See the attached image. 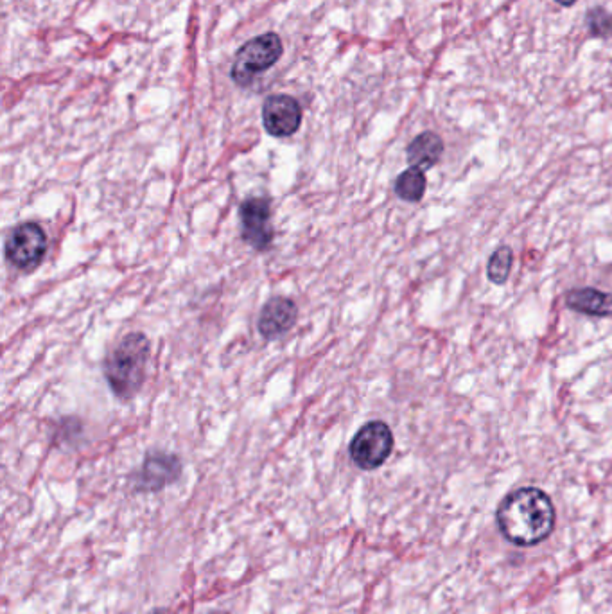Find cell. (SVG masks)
I'll return each mask as SVG.
<instances>
[{"label":"cell","instance_id":"cell-12","mask_svg":"<svg viewBox=\"0 0 612 614\" xmlns=\"http://www.w3.org/2000/svg\"><path fill=\"white\" fill-rule=\"evenodd\" d=\"M426 185L428 182H426L424 171L417 167H410L395 180V193L404 202L417 203L424 198Z\"/></svg>","mask_w":612,"mask_h":614},{"label":"cell","instance_id":"cell-13","mask_svg":"<svg viewBox=\"0 0 612 614\" xmlns=\"http://www.w3.org/2000/svg\"><path fill=\"white\" fill-rule=\"evenodd\" d=\"M512 261H514V252L508 246H499L494 254L490 255L489 264H487V277L494 284H505L512 270Z\"/></svg>","mask_w":612,"mask_h":614},{"label":"cell","instance_id":"cell-10","mask_svg":"<svg viewBox=\"0 0 612 614\" xmlns=\"http://www.w3.org/2000/svg\"><path fill=\"white\" fill-rule=\"evenodd\" d=\"M442 155H444V141L433 132L420 133L410 142L406 150V158L410 166L422 169V171H428L438 164Z\"/></svg>","mask_w":612,"mask_h":614},{"label":"cell","instance_id":"cell-6","mask_svg":"<svg viewBox=\"0 0 612 614\" xmlns=\"http://www.w3.org/2000/svg\"><path fill=\"white\" fill-rule=\"evenodd\" d=\"M241 237L255 250H268L273 241L272 205L261 196L248 198L239 207Z\"/></svg>","mask_w":612,"mask_h":614},{"label":"cell","instance_id":"cell-4","mask_svg":"<svg viewBox=\"0 0 612 614\" xmlns=\"http://www.w3.org/2000/svg\"><path fill=\"white\" fill-rule=\"evenodd\" d=\"M394 449V433L383 421L365 424L350 442V458L363 471L385 464Z\"/></svg>","mask_w":612,"mask_h":614},{"label":"cell","instance_id":"cell-14","mask_svg":"<svg viewBox=\"0 0 612 614\" xmlns=\"http://www.w3.org/2000/svg\"><path fill=\"white\" fill-rule=\"evenodd\" d=\"M586 26L595 38H612V13L605 8H591L587 11Z\"/></svg>","mask_w":612,"mask_h":614},{"label":"cell","instance_id":"cell-11","mask_svg":"<svg viewBox=\"0 0 612 614\" xmlns=\"http://www.w3.org/2000/svg\"><path fill=\"white\" fill-rule=\"evenodd\" d=\"M569 309L591 316L612 315V295L596 288L571 290L566 297Z\"/></svg>","mask_w":612,"mask_h":614},{"label":"cell","instance_id":"cell-2","mask_svg":"<svg viewBox=\"0 0 612 614\" xmlns=\"http://www.w3.org/2000/svg\"><path fill=\"white\" fill-rule=\"evenodd\" d=\"M151 345L142 333L126 334L106 356L103 365L108 385L117 397L130 399L137 394L146 378Z\"/></svg>","mask_w":612,"mask_h":614},{"label":"cell","instance_id":"cell-15","mask_svg":"<svg viewBox=\"0 0 612 614\" xmlns=\"http://www.w3.org/2000/svg\"><path fill=\"white\" fill-rule=\"evenodd\" d=\"M555 2L560 4V6H564V8H569V6H575L578 0H555Z\"/></svg>","mask_w":612,"mask_h":614},{"label":"cell","instance_id":"cell-9","mask_svg":"<svg viewBox=\"0 0 612 614\" xmlns=\"http://www.w3.org/2000/svg\"><path fill=\"white\" fill-rule=\"evenodd\" d=\"M182 473V464L175 455L155 453L146 458L135 478V485L139 491H158L166 487L167 483L175 482Z\"/></svg>","mask_w":612,"mask_h":614},{"label":"cell","instance_id":"cell-5","mask_svg":"<svg viewBox=\"0 0 612 614\" xmlns=\"http://www.w3.org/2000/svg\"><path fill=\"white\" fill-rule=\"evenodd\" d=\"M47 236L38 223H22L9 234L6 259L20 272H31L44 261Z\"/></svg>","mask_w":612,"mask_h":614},{"label":"cell","instance_id":"cell-7","mask_svg":"<svg viewBox=\"0 0 612 614\" xmlns=\"http://www.w3.org/2000/svg\"><path fill=\"white\" fill-rule=\"evenodd\" d=\"M263 124L272 137H291L302 124V106L295 97L286 94L270 96L264 101Z\"/></svg>","mask_w":612,"mask_h":614},{"label":"cell","instance_id":"cell-1","mask_svg":"<svg viewBox=\"0 0 612 614\" xmlns=\"http://www.w3.org/2000/svg\"><path fill=\"white\" fill-rule=\"evenodd\" d=\"M499 532L517 546H535L548 539L555 528V507L550 496L537 487L510 492L499 503Z\"/></svg>","mask_w":612,"mask_h":614},{"label":"cell","instance_id":"cell-3","mask_svg":"<svg viewBox=\"0 0 612 614\" xmlns=\"http://www.w3.org/2000/svg\"><path fill=\"white\" fill-rule=\"evenodd\" d=\"M284 53L282 40L277 33H264L246 42L236 54L230 69L232 81L239 87H250L259 74L270 71Z\"/></svg>","mask_w":612,"mask_h":614},{"label":"cell","instance_id":"cell-8","mask_svg":"<svg viewBox=\"0 0 612 614\" xmlns=\"http://www.w3.org/2000/svg\"><path fill=\"white\" fill-rule=\"evenodd\" d=\"M298 307L288 297H273L264 304L257 320V329L266 340H277L289 333L297 322Z\"/></svg>","mask_w":612,"mask_h":614}]
</instances>
